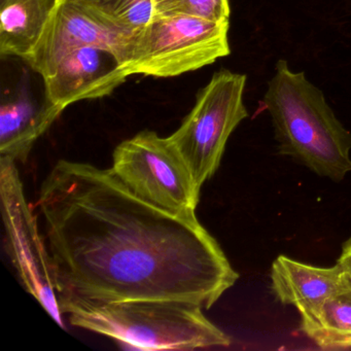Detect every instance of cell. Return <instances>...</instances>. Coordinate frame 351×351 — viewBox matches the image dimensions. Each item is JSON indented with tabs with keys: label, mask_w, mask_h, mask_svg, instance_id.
<instances>
[{
	"label": "cell",
	"mask_w": 351,
	"mask_h": 351,
	"mask_svg": "<svg viewBox=\"0 0 351 351\" xmlns=\"http://www.w3.org/2000/svg\"><path fill=\"white\" fill-rule=\"evenodd\" d=\"M230 23L194 16L154 18L135 34L128 60V77H173L213 64L230 55Z\"/></svg>",
	"instance_id": "obj_4"
},
{
	"label": "cell",
	"mask_w": 351,
	"mask_h": 351,
	"mask_svg": "<svg viewBox=\"0 0 351 351\" xmlns=\"http://www.w3.org/2000/svg\"><path fill=\"white\" fill-rule=\"evenodd\" d=\"M153 5L154 18L186 15L227 21L231 13L229 0H153Z\"/></svg>",
	"instance_id": "obj_14"
},
{
	"label": "cell",
	"mask_w": 351,
	"mask_h": 351,
	"mask_svg": "<svg viewBox=\"0 0 351 351\" xmlns=\"http://www.w3.org/2000/svg\"><path fill=\"white\" fill-rule=\"evenodd\" d=\"M337 264L340 265L341 268L351 277V238L343 245L342 252Z\"/></svg>",
	"instance_id": "obj_16"
},
{
	"label": "cell",
	"mask_w": 351,
	"mask_h": 351,
	"mask_svg": "<svg viewBox=\"0 0 351 351\" xmlns=\"http://www.w3.org/2000/svg\"><path fill=\"white\" fill-rule=\"evenodd\" d=\"M104 9L132 32L147 27L154 18L153 0H98Z\"/></svg>",
	"instance_id": "obj_15"
},
{
	"label": "cell",
	"mask_w": 351,
	"mask_h": 351,
	"mask_svg": "<svg viewBox=\"0 0 351 351\" xmlns=\"http://www.w3.org/2000/svg\"><path fill=\"white\" fill-rule=\"evenodd\" d=\"M58 0H0V54L25 59L40 42Z\"/></svg>",
	"instance_id": "obj_12"
},
{
	"label": "cell",
	"mask_w": 351,
	"mask_h": 351,
	"mask_svg": "<svg viewBox=\"0 0 351 351\" xmlns=\"http://www.w3.org/2000/svg\"><path fill=\"white\" fill-rule=\"evenodd\" d=\"M348 278L338 264L322 268L279 256L271 269V289L281 304L293 306L305 315L319 307Z\"/></svg>",
	"instance_id": "obj_10"
},
{
	"label": "cell",
	"mask_w": 351,
	"mask_h": 351,
	"mask_svg": "<svg viewBox=\"0 0 351 351\" xmlns=\"http://www.w3.org/2000/svg\"><path fill=\"white\" fill-rule=\"evenodd\" d=\"M301 317L302 332L320 348H351V277L319 307Z\"/></svg>",
	"instance_id": "obj_13"
},
{
	"label": "cell",
	"mask_w": 351,
	"mask_h": 351,
	"mask_svg": "<svg viewBox=\"0 0 351 351\" xmlns=\"http://www.w3.org/2000/svg\"><path fill=\"white\" fill-rule=\"evenodd\" d=\"M246 80L227 69L215 73L180 128L168 136L199 189L219 169L228 139L248 117L243 101Z\"/></svg>",
	"instance_id": "obj_5"
},
{
	"label": "cell",
	"mask_w": 351,
	"mask_h": 351,
	"mask_svg": "<svg viewBox=\"0 0 351 351\" xmlns=\"http://www.w3.org/2000/svg\"><path fill=\"white\" fill-rule=\"evenodd\" d=\"M61 112L49 104L38 106L28 96H17L0 108V157L26 162L34 143Z\"/></svg>",
	"instance_id": "obj_11"
},
{
	"label": "cell",
	"mask_w": 351,
	"mask_h": 351,
	"mask_svg": "<svg viewBox=\"0 0 351 351\" xmlns=\"http://www.w3.org/2000/svg\"><path fill=\"white\" fill-rule=\"evenodd\" d=\"M135 34L110 15L98 0H58L40 42L24 61L45 79L65 55L93 47L110 51L124 65Z\"/></svg>",
	"instance_id": "obj_8"
},
{
	"label": "cell",
	"mask_w": 351,
	"mask_h": 351,
	"mask_svg": "<svg viewBox=\"0 0 351 351\" xmlns=\"http://www.w3.org/2000/svg\"><path fill=\"white\" fill-rule=\"evenodd\" d=\"M36 206L60 309L154 299L209 309L239 278L196 215L147 202L112 169L59 160Z\"/></svg>",
	"instance_id": "obj_1"
},
{
	"label": "cell",
	"mask_w": 351,
	"mask_h": 351,
	"mask_svg": "<svg viewBox=\"0 0 351 351\" xmlns=\"http://www.w3.org/2000/svg\"><path fill=\"white\" fill-rule=\"evenodd\" d=\"M110 169L147 202L176 215H196L201 189L168 137L145 130L123 141Z\"/></svg>",
	"instance_id": "obj_6"
},
{
	"label": "cell",
	"mask_w": 351,
	"mask_h": 351,
	"mask_svg": "<svg viewBox=\"0 0 351 351\" xmlns=\"http://www.w3.org/2000/svg\"><path fill=\"white\" fill-rule=\"evenodd\" d=\"M0 199L5 246L26 291L65 328L59 306L46 240L24 192L17 162L0 157Z\"/></svg>",
	"instance_id": "obj_7"
},
{
	"label": "cell",
	"mask_w": 351,
	"mask_h": 351,
	"mask_svg": "<svg viewBox=\"0 0 351 351\" xmlns=\"http://www.w3.org/2000/svg\"><path fill=\"white\" fill-rule=\"evenodd\" d=\"M127 77L118 57L110 51L77 49L65 55L45 77L46 104L62 112L75 102L110 95Z\"/></svg>",
	"instance_id": "obj_9"
},
{
	"label": "cell",
	"mask_w": 351,
	"mask_h": 351,
	"mask_svg": "<svg viewBox=\"0 0 351 351\" xmlns=\"http://www.w3.org/2000/svg\"><path fill=\"white\" fill-rule=\"evenodd\" d=\"M263 104L282 155L335 182L351 171L350 131L303 71H293L287 60H279Z\"/></svg>",
	"instance_id": "obj_2"
},
{
	"label": "cell",
	"mask_w": 351,
	"mask_h": 351,
	"mask_svg": "<svg viewBox=\"0 0 351 351\" xmlns=\"http://www.w3.org/2000/svg\"><path fill=\"white\" fill-rule=\"evenodd\" d=\"M182 300H128L71 304L61 308L73 326L145 350H194L227 347L231 339Z\"/></svg>",
	"instance_id": "obj_3"
}]
</instances>
